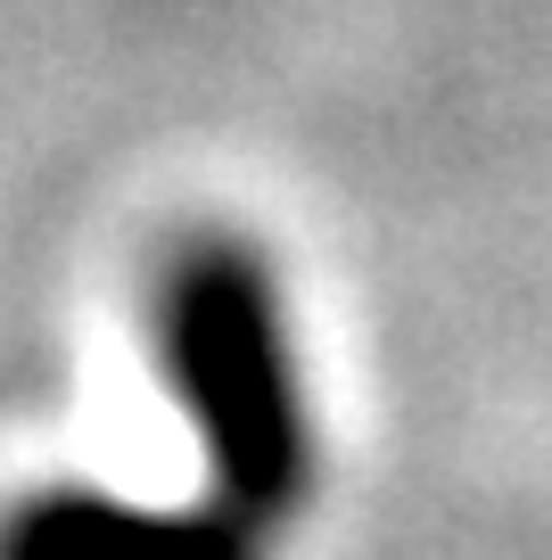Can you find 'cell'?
<instances>
[{
    "mask_svg": "<svg viewBox=\"0 0 552 560\" xmlns=\"http://www.w3.org/2000/svg\"><path fill=\"white\" fill-rule=\"evenodd\" d=\"M165 363L191 404L215 503L248 527H273L306 494V396H297L280 298L256 256L191 247L165 280Z\"/></svg>",
    "mask_w": 552,
    "mask_h": 560,
    "instance_id": "cell-1",
    "label": "cell"
},
{
    "mask_svg": "<svg viewBox=\"0 0 552 560\" xmlns=\"http://www.w3.org/2000/svg\"><path fill=\"white\" fill-rule=\"evenodd\" d=\"M0 560H256L240 511H149L116 494H42L9 520Z\"/></svg>",
    "mask_w": 552,
    "mask_h": 560,
    "instance_id": "cell-2",
    "label": "cell"
}]
</instances>
